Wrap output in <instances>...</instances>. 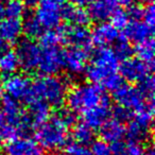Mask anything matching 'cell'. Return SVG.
<instances>
[{"mask_svg": "<svg viewBox=\"0 0 155 155\" xmlns=\"http://www.w3.org/2000/svg\"><path fill=\"white\" fill-rule=\"evenodd\" d=\"M117 2H118L119 5H122V7H127L130 8L134 5L135 2V0H117Z\"/></svg>", "mask_w": 155, "mask_h": 155, "instance_id": "41", "label": "cell"}, {"mask_svg": "<svg viewBox=\"0 0 155 155\" xmlns=\"http://www.w3.org/2000/svg\"><path fill=\"white\" fill-rule=\"evenodd\" d=\"M65 5L64 0H39L34 16L44 30L58 28L63 19Z\"/></svg>", "mask_w": 155, "mask_h": 155, "instance_id": "5", "label": "cell"}, {"mask_svg": "<svg viewBox=\"0 0 155 155\" xmlns=\"http://www.w3.org/2000/svg\"><path fill=\"white\" fill-rule=\"evenodd\" d=\"M26 8L22 0H7L3 5V14L7 17L20 19L26 13Z\"/></svg>", "mask_w": 155, "mask_h": 155, "instance_id": "27", "label": "cell"}, {"mask_svg": "<svg viewBox=\"0 0 155 155\" xmlns=\"http://www.w3.org/2000/svg\"><path fill=\"white\" fill-rule=\"evenodd\" d=\"M5 155H41V147L30 137H17L8 140L3 148Z\"/></svg>", "mask_w": 155, "mask_h": 155, "instance_id": "13", "label": "cell"}, {"mask_svg": "<svg viewBox=\"0 0 155 155\" xmlns=\"http://www.w3.org/2000/svg\"><path fill=\"white\" fill-rule=\"evenodd\" d=\"M31 88L32 82L28 77L20 73H13L8 75L7 80L3 83V91L8 94V96L13 99L21 100L27 102L31 97Z\"/></svg>", "mask_w": 155, "mask_h": 155, "instance_id": "11", "label": "cell"}, {"mask_svg": "<svg viewBox=\"0 0 155 155\" xmlns=\"http://www.w3.org/2000/svg\"><path fill=\"white\" fill-rule=\"evenodd\" d=\"M125 135L129 137V140L141 143V142L147 141L150 138L151 129L139 124L134 120H131L127 127H125Z\"/></svg>", "mask_w": 155, "mask_h": 155, "instance_id": "25", "label": "cell"}, {"mask_svg": "<svg viewBox=\"0 0 155 155\" xmlns=\"http://www.w3.org/2000/svg\"><path fill=\"white\" fill-rule=\"evenodd\" d=\"M117 0H93L89 5L88 14L91 19L98 22L107 21L118 10Z\"/></svg>", "mask_w": 155, "mask_h": 155, "instance_id": "18", "label": "cell"}, {"mask_svg": "<svg viewBox=\"0 0 155 155\" xmlns=\"http://www.w3.org/2000/svg\"><path fill=\"white\" fill-rule=\"evenodd\" d=\"M89 56V50L69 47L63 52V67L72 74H80L85 70Z\"/></svg>", "mask_w": 155, "mask_h": 155, "instance_id": "14", "label": "cell"}, {"mask_svg": "<svg viewBox=\"0 0 155 155\" xmlns=\"http://www.w3.org/2000/svg\"><path fill=\"white\" fill-rule=\"evenodd\" d=\"M91 155H112L110 147L104 140H97L93 142L91 149Z\"/></svg>", "mask_w": 155, "mask_h": 155, "instance_id": "36", "label": "cell"}, {"mask_svg": "<svg viewBox=\"0 0 155 155\" xmlns=\"http://www.w3.org/2000/svg\"><path fill=\"white\" fill-rule=\"evenodd\" d=\"M142 155H155V153H154V150H153V148H148L147 150H144L143 151V154Z\"/></svg>", "mask_w": 155, "mask_h": 155, "instance_id": "43", "label": "cell"}, {"mask_svg": "<svg viewBox=\"0 0 155 155\" xmlns=\"http://www.w3.org/2000/svg\"><path fill=\"white\" fill-rule=\"evenodd\" d=\"M112 114L110 100L101 102L100 104L96 105L95 107L82 113L84 124L89 127L93 130H98L110 119Z\"/></svg>", "mask_w": 155, "mask_h": 155, "instance_id": "16", "label": "cell"}, {"mask_svg": "<svg viewBox=\"0 0 155 155\" xmlns=\"http://www.w3.org/2000/svg\"><path fill=\"white\" fill-rule=\"evenodd\" d=\"M1 112L5 116V120H7V123L16 127L20 131V133L29 131L30 127H32L28 116L22 110L21 106L19 105L17 100L11 97L5 98L2 100Z\"/></svg>", "mask_w": 155, "mask_h": 155, "instance_id": "9", "label": "cell"}, {"mask_svg": "<svg viewBox=\"0 0 155 155\" xmlns=\"http://www.w3.org/2000/svg\"><path fill=\"white\" fill-rule=\"evenodd\" d=\"M3 15H5V14H3V5L0 2V20L2 19V16Z\"/></svg>", "mask_w": 155, "mask_h": 155, "instance_id": "46", "label": "cell"}, {"mask_svg": "<svg viewBox=\"0 0 155 155\" xmlns=\"http://www.w3.org/2000/svg\"><path fill=\"white\" fill-rule=\"evenodd\" d=\"M56 155H91V150L83 144L73 143L58 152Z\"/></svg>", "mask_w": 155, "mask_h": 155, "instance_id": "34", "label": "cell"}, {"mask_svg": "<svg viewBox=\"0 0 155 155\" xmlns=\"http://www.w3.org/2000/svg\"><path fill=\"white\" fill-rule=\"evenodd\" d=\"M143 1L147 3V5H148V3H152L153 2V0H143Z\"/></svg>", "mask_w": 155, "mask_h": 155, "instance_id": "48", "label": "cell"}, {"mask_svg": "<svg viewBox=\"0 0 155 155\" xmlns=\"http://www.w3.org/2000/svg\"><path fill=\"white\" fill-rule=\"evenodd\" d=\"M91 43L98 47H107L115 44L119 39L118 29L115 28L110 22L103 21L95 27L91 33Z\"/></svg>", "mask_w": 155, "mask_h": 155, "instance_id": "17", "label": "cell"}, {"mask_svg": "<svg viewBox=\"0 0 155 155\" xmlns=\"http://www.w3.org/2000/svg\"><path fill=\"white\" fill-rule=\"evenodd\" d=\"M110 147L112 155H142L143 154V147L140 142L136 141H119L113 142Z\"/></svg>", "mask_w": 155, "mask_h": 155, "instance_id": "24", "label": "cell"}, {"mask_svg": "<svg viewBox=\"0 0 155 155\" xmlns=\"http://www.w3.org/2000/svg\"><path fill=\"white\" fill-rule=\"evenodd\" d=\"M114 116L116 119L120 121H125V120H130L132 118V113L130 112L129 110L124 107H121V106H118V107L115 108L114 110Z\"/></svg>", "mask_w": 155, "mask_h": 155, "instance_id": "39", "label": "cell"}, {"mask_svg": "<svg viewBox=\"0 0 155 155\" xmlns=\"http://www.w3.org/2000/svg\"><path fill=\"white\" fill-rule=\"evenodd\" d=\"M141 20H143L149 26L154 27L155 24V9L153 3H148L144 7H142Z\"/></svg>", "mask_w": 155, "mask_h": 155, "instance_id": "38", "label": "cell"}, {"mask_svg": "<svg viewBox=\"0 0 155 155\" xmlns=\"http://www.w3.org/2000/svg\"><path fill=\"white\" fill-rule=\"evenodd\" d=\"M22 32L29 37V38H36L39 37L44 32V28L35 18V16L28 17L22 24Z\"/></svg>", "mask_w": 155, "mask_h": 155, "instance_id": "28", "label": "cell"}, {"mask_svg": "<svg viewBox=\"0 0 155 155\" xmlns=\"http://www.w3.org/2000/svg\"><path fill=\"white\" fill-rule=\"evenodd\" d=\"M29 105V113L27 114L32 127H38L49 119V105L41 100L32 99L27 103Z\"/></svg>", "mask_w": 155, "mask_h": 155, "instance_id": "19", "label": "cell"}, {"mask_svg": "<svg viewBox=\"0 0 155 155\" xmlns=\"http://www.w3.org/2000/svg\"><path fill=\"white\" fill-rule=\"evenodd\" d=\"M100 135L102 140L105 142H116L121 140L125 135V127L122 121L118 119H108L101 127H100Z\"/></svg>", "mask_w": 155, "mask_h": 155, "instance_id": "21", "label": "cell"}, {"mask_svg": "<svg viewBox=\"0 0 155 155\" xmlns=\"http://www.w3.org/2000/svg\"><path fill=\"white\" fill-rule=\"evenodd\" d=\"M113 50H114L117 58L122 61L130 58L132 52H133L132 51V47H131V45H130V43L124 38H123L122 41H121V39H117V41L115 43V48Z\"/></svg>", "mask_w": 155, "mask_h": 155, "instance_id": "31", "label": "cell"}, {"mask_svg": "<svg viewBox=\"0 0 155 155\" xmlns=\"http://www.w3.org/2000/svg\"><path fill=\"white\" fill-rule=\"evenodd\" d=\"M22 2L25 3V5L26 7H36L37 3L39 2V0H22Z\"/></svg>", "mask_w": 155, "mask_h": 155, "instance_id": "42", "label": "cell"}, {"mask_svg": "<svg viewBox=\"0 0 155 155\" xmlns=\"http://www.w3.org/2000/svg\"><path fill=\"white\" fill-rule=\"evenodd\" d=\"M19 66L27 71L37 70V65L41 56V46L31 39H25L19 43L16 50Z\"/></svg>", "mask_w": 155, "mask_h": 155, "instance_id": "12", "label": "cell"}, {"mask_svg": "<svg viewBox=\"0 0 155 155\" xmlns=\"http://www.w3.org/2000/svg\"><path fill=\"white\" fill-rule=\"evenodd\" d=\"M20 131L14 125L10 124V123H5L3 127L0 130V137L5 140H11L13 138L19 136Z\"/></svg>", "mask_w": 155, "mask_h": 155, "instance_id": "37", "label": "cell"}, {"mask_svg": "<svg viewBox=\"0 0 155 155\" xmlns=\"http://www.w3.org/2000/svg\"><path fill=\"white\" fill-rule=\"evenodd\" d=\"M153 69L152 63H147L138 58H127L119 66V72L122 79L129 82L138 83L144 77L150 74Z\"/></svg>", "mask_w": 155, "mask_h": 155, "instance_id": "10", "label": "cell"}, {"mask_svg": "<svg viewBox=\"0 0 155 155\" xmlns=\"http://www.w3.org/2000/svg\"><path fill=\"white\" fill-rule=\"evenodd\" d=\"M2 93H3V83H2V81H1V79H0V97H1Z\"/></svg>", "mask_w": 155, "mask_h": 155, "instance_id": "47", "label": "cell"}, {"mask_svg": "<svg viewBox=\"0 0 155 155\" xmlns=\"http://www.w3.org/2000/svg\"><path fill=\"white\" fill-rule=\"evenodd\" d=\"M107 99V96L100 86L94 83H82L67 91L65 100L69 110L82 114Z\"/></svg>", "mask_w": 155, "mask_h": 155, "instance_id": "3", "label": "cell"}, {"mask_svg": "<svg viewBox=\"0 0 155 155\" xmlns=\"http://www.w3.org/2000/svg\"><path fill=\"white\" fill-rule=\"evenodd\" d=\"M58 31L61 35V41L67 44L69 47L91 50V44H93L91 32L85 26L70 25V26L58 29Z\"/></svg>", "mask_w": 155, "mask_h": 155, "instance_id": "8", "label": "cell"}, {"mask_svg": "<svg viewBox=\"0 0 155 155\" xmlns=\"http://www.w3.org/2000/svg\"><path fill=\"white\" fill-rule=\"evenodd\" d=\"M5 123V116H3L2 112L0 110V130H1V127H3V124Z\"/></svg>", "mask_w": 155, "mask_h": 155, "instance_id": "44", "label": "cell"}, {"mask_svg": "<svg viewBox=\"0 0 155 155\" xmlns=\"http://www.w3.org/2000/svg\"><path fill=\"white\" fill-rule=\"evenodd\" d=\"M5 47H7V43H5L1 37H0V51L3 50V49H5Z\"/></svg>", "mask_w": 155, "mask_h": 155, "instance_id": "45", "label": "cell"}, {"mask_svg": "<svg viewBox=\"0 0 155 155\" xmlns=\"http://www.w3.org/2000/svg\"><path fill=\"white\" fill-rule=\"evenodd\" d=\"M41 46H58L61 43V35L58 30H46L41 35Z\"/></svg>", "mask_w": 155, "mask_h": 155, "instance_id": "32", "label": "cell"}, {"mask_svg": "<svg viewBox=\"0 0 155 155\" xmlns=\"http://www.w3.org/2000/svg\"><path fill=\"white\" fill-rule=\"evenodd\" d=\"M154 79H153L152 74H148L147 77H144L142 80H140L138 82V89L141 91V94L150 101H153L154 98Z\"/></svg>", "mask_w": 155, "mask_h": 155, "instance_id": "30", "label": "cell"}, {"mask_svg": "<svg viewBox=\"0 0 155 155\" xmlns=\"http://www.w3.org/2000/svg\"><path fill=\"white\" fill-rule=\"evenodd\" d=\"M36 141L41 148L53 151L65 147L69 141L68 127L56 120L48 119L43 124L38 125L36 131Z\"/></svg>", "mask_w": 155, "mask_h": 155, "instance_id": "4", "label": "cell"}, {"mask_svg": "<svg viewBox=\"0 0 155 155\" xmlns=\"http://www.w3.org/2000/svg\"><path fill=\"white\" fill-rule=\"evenodd\" d=\"M22 33V22L17 18L7 17L0 20V37L7 44L15 43Z\"/></svg>", "mask_w": 155, "mask_h": 155, "instance_id": "20", "label": "cell"}, {"mask_svg": "<svg viewBox=\"0 0 155 155\" xmlns=\"http://www.w3.org/2000/svg\"><path fill=\"white\" fill-rule=\"evenodd\" d=\"M86 69V77L101 88L114 91L122 84L119 72V58L110 47H100Z\"/></svg>", "mask_w": 155, "mask_h": 155, "instance_id": "1", "label": "cell"}, {"mask_svg": "<svg viewBox=\"0 0 155 155\" xmlns=\"http://www.w3.org/2000/svg\"><path fill=\"white\" fill-rule=\"evenodd\" d=\"M123 37L136 45L153 38V27L141 19H132L123 28Z\"/></svg>", "mask_w": 155, "mask_h": 155, "instance_id": "15", "label": "cell"}, {"mask_svg": "<svg viewBox=\"0 0 155 155\" xmlns=\"http://www.w3.org/2000/svg\"><path fill=\"white\" fill-rule=\"evenodd\" d=\"M110 19H112L110 24H112L115 28H117L118 30H123V28H124L127 25V22L130 21V16H129V14H127L125 12L117 10Z\"/></svg>", "mask_w": 155, "mask_h": 155, "instance_id": "35", "label": "cell"}, {"mask_svg": "<svg viewBox=\"0 0 155 155\" xmlns=\"http://www.w3.org/2000/svg\"><path fill=\"white\" fill-rule=\"evenodd\" d=\"M63 67V51L58 46H41L37 70L44 75L56 74Z\"/></svg>", "mask_w": 155, "mask_h": 155, "instance_id": "7", "label": "cell"}, {"mask_svg": "<svg viewBox=\"0 0 155 155\" xmlns=\"http://www.w3.org/2000/svg\"><path fill=\"white\" fill-rule=\"evenodd\" d=\"M72 138L77 141V143L86 144L93 142L94 140V130L87 127L86 124L82 123V124H78L74 127L72 131Z\"/></svg>", "mask_w": 155, "mask_h": 155, "instance_id": "26", "label": "cell"}, {"mask_svg": "<svg viewBox=\"0 0 155 155\" xmlns=\"http://www.w3.org/2000/svg\"><path fill=\"white\" fill-rule=\"evenodd\" d=\"M54 118L67 127H71L75 123V114L69 108L68 110H60L55 114Z\"/></svg>", "mask_w": 155, "mask_h": 155, "instance_id": "33", "label": "cell"}, {"mask_svg": "<svg viewBox=\"0 0 155 155\" xmlns=\"http://www.w3.org/2000/svg\"><path fill=\"white\" fill-rule=\"evenodd\" d=\"M136 52H137L138 58L147 63L153 64V58H154V41H153V38L138 44L137 48H136Z\"/></svg>", "mask_w": 155, "mask_h": 155, "instance_id": "29", "label": "cell"}, {"mask_svg": "<svg viewBox=\"0 0 155 155\" xmlns=\"http://www.w3.org/2000/svg\"><path fill=\"white\" fill-rule=\"evenodd\" d=\"M67 91L68 83L65 79L55 74L43 75L32 83L31 97L26 103L32 99H37L46 102L48 105L58 107L64 103Z\"/></svg>", "mask_w": 155, "mask_h": 155, "instance_id": "2", "label": "cell"}, {"mask_svg": "<svg viewBox=\"0 0 155 155\" xmlns=\"http://www.w3.org/2000/svg\"><path fill=\"white\" fill-rule=\"evenodd\" d=\"M70 1V3H72L73 5L75 7H81V8H84V7H87L91 3L93 0H68Z\"/></svg>", "mask_w": 155, "mask_h": 155, "instance_id": "40", "label": "cell"}, {"mask_svg": "<svg viewBox=\"0 0 155 155\" xmlns=\"http://www.w3.org/2000/svg\"><path fill=\"white\" fill-rule=\"evenodd\" d=\"M114 99L119 106L129 110L132 114L153 104V101L147 99L138 87H134L132 85L121 84L114 91Z\"/></svg>", "mask_w": 155, "mask_h": 155, "instance_id": "6", "label": "cell"}, {"mask_svg": "<svg viewBox=\"0 0 155 155\" xmlns=\"http://www.w3.org/2000/svg\"><path fill=\"white\" fill-rule=\"evenodd\" d=\"M63 19H66L71 25L86 27L91 20V16L86 10H84L81 7L65 5L64 12H63Z\"/></svg>", "mask_w": 155, "mask_h": 155, "instance_id": "23", "label": "cell"}, {"mask_svg": "<svg viewBox=\"0 0 155 155\" xmlns=\"http://www.w3.org/2000/svg\"><path fill=\"white\" fill-rule=\"evenodd\" d=\"M19 68L17 54L13 50L3 49L0 51V74L11 75Z\"/></svg>", "mask_w": 155, "mask_h": 155, "instance_id": "22", "label": "cell"}]
</instances>
